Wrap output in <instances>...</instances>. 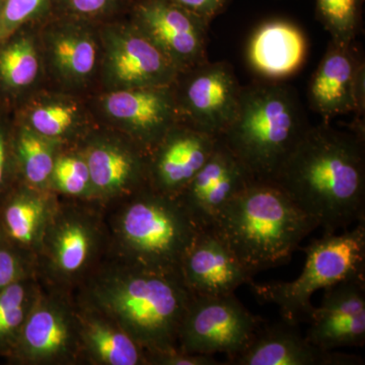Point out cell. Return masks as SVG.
Listing matches in <instances>:
<instances>
[{
	"label": "cell",
	"mask_w": 365,
	"mask_h": 365,
	"mask_svg": "<svg viewBox=\"0 0 365 365\" xmlns=\"http://www.w3.org/2000/svg\"><path fill=\"white\" fill-rule=\"evenodd\" d=\"M103 76L109 91L170 86L179 69L130 21L100 29Z\"/></svg>",
	"instance_id": "obj_9"
},
{
	"label": "cell",
	"mask_w": 365,
	"mask_h": 365,
	"mask_svg": "<svg viewBox=\"0 0 365 365\" xmlns=\"http://www.w3.org/2000/svg\"><path fill=\"white\" fill-rule=\"evenodd\" d=\"M39 68V54L30 37L18 38L0 52V78L11 88L32 85Z\"/></svg>",
	"instance_id": "obj_28"
},
{
	"label": "cell",
	"mask_w": 365,
	"mask_h": 365,
	"mask_svg": "<svg viewBox=\"0 0 365 365\" xmlns=\"http://www.w3.org/2000/svg\"><path fill=\"white\" fill-rule=\"evenodd\" d=\"M83 331L88 350L101 364H148L143 348L119 327L109 325L100 319H90L83 324Z\"/></svg>",
	"instance_id": "obj_23"
},
{
	"label": "cell",
	"mask_w": 365,
	"mask_h": 365,
	"mask_svg": "<svg viewBox=\"0 0 365 365\" xmlns=\"http://www.w3.org/2000/svg\"><path fill=\"white\" fill-rule=\"evenodd\" d=\"M264 325L235 294L220 297L192 295L178 334V347L184 351L227 359L242 352Z\"/></svg>",
	"instance_id": "obj_7"
},
{
	"label": "cell",
	"mask_w": 365,
	"mask_h": 365,
	"mask_svg": "<svg viewBox=\"0 0 365 365\" xmlns=\"http://www.w3.org/2000/svg\"><path fill=\"white\" fill-rule=\"evenodd\" d=\"M1 4H2V0H0V11H1Z\"/></svg>",
	"instance_id": "obj_37"
},
{
	"label": "cell",
	"mask_w": 365,
	"mask_h": 365,
	"mask_svg": "<svg viewBox=\"0 0 365 365\" xmlns=\"http://www.w3.org/2000/svg\"><path fill=\"white\" fill-rule=\"evenodd\" d=\"M48 215L49 207L43 197L33 192H21L14 196L4 208V228L14 242L31 246L44 232Z\"/></svg>",
	"instance_id": "obj_24"
},
{
	"label": "cell",
	"mask_w": 365,
	"mask_h": 365,
	"mask_svg": "<svg viewBox=\"0 0 365 365\" xmlns=\"http://www.w3.org/2000/svg\"><path fill=\"white\" fill-rule=\"evenodd\" d=\"M354 43L330 40L309 81V107L324 122L353 113L354 122L364 124L365 66Z\"/></svg>",
	"instance_id": "obj_11"
},
{
	"label": "cell",
	"mask_w": 365,
	"mask_h": 365,
	"mask_svg": "<svg viewBox=\"0 0 365 365\" xmlns=\"http://www.w3.org/2000/svg\"><path fill=\"white\" fill-rule=\"evenodd\" d=\"M51 182L69 195H85L91 190L90 170L83 155H66L56 158Z\"/></svg>",
	"instance_id": "obj_30"
},
{
	"label": "cell",
	"mask_w": 365,
	"mask_h": 365,
	"mask_svg": "<svg viewBox=\"0 0 365 365\" xmlns=\"http://www.w3.org/2000/svg\"><path fill=\"white\" fill-rule=\"evenodd\" d=\"M52 0H2L0 37H6L21 26L48 16Z\"/></svg>",
	"instance_id": "obj_32"
},
{
	"label": "cell",
	"mask_w": 365,
	"mask_h": 365,
	"mask_svg": "<svg viewBox=\"0 0 365 365\" xmlns=\"http://www.w3.org/2000/svg\"><path fill=\"white\" fill-rule=\"evenodd\" d=\"M318 225L274 182L254 181L220 211L210 227L248 272L290 260Z\"/></svg>",
	"instance_id": "obj_2"
},
{
	"label": "cell",
	"mask_w": 365,
	"mask_h": 365,
	"mask_svg": "<svg viewBox=\"0 0 365 365\" xmlns=\"http://www.w3.org/2000/svg\"><path fill=\"white\" fill-rule=\"evenodd\" d=\"M102 108L106 117L148 155L179 122L174 83L109 91Z\"/></svg>",
	"instance_id": "obj_12"
},
{
	"label": "cell",
	"mask_w": 365,
	"mask_h": 365,
	"mask_svg": "<svg viewBox=\"0 0 365 365\" xmlns=\"http://www.w3.org/2000/svg\"><path fill=\"white\" fill-rule=\"evenodd\" d=\"M148 364L162 365H218L213 355L190 353L173 348L167 351L151 352L146 354Z\"/></svg>",
	"instance_id": "obj_33"
},
{
	"label": "cell",
	"mask_w": 365,
	"mask_h": 365,
	"mask_svg": "<svg viewBox=\"0 0 365 365\" xmlns=\"http://www.w3.org/2000/svg\"><path fill=\"white\" fill-rule=\"evenodd\" d=\"M255 180L222 138L202 169L178 196L199 228H209L220 211Z\"/></svg>",
	"instance_id": "obj_14"
},
{
	"label": "cell",
	"mask_w": 365,
	"mask_h": 365,
	"mask_svg": "<svg viewBox=\"0 0 365 365\" xmlns=\"http://www.w3.org/2000/svg\"><path fill=\"white\" fill-rule=\"evenodd\" d=\"M307 42L299 26L274 20L262 24L252 34L247 59L255 73L265 81L289 78L306 61Z\"/></svg>",
	"instance_id": "obj_20"
},
{
	"label": "cell",
	"mask_w": 365,
	"mask_h": 365,
	"mask_svg": "<svg viewBox=\"0 0 365 365\" xmlns=\"http://www.w3.org/2000/svg\"><path fill=\"white\" fill-rule=\"evenodd\" d=\"M83 121L81 107L73 101L49 98L29 110L28 124L34 131L58 143L76 131Z\"/></svg>",
	"instance_id": "obj_25"
},
{
	"label": "cell",
	"mask_w": 365,
	"mask_h": 365,
	"mask_svg": "<svg viewBox=\"0 0 365 365\" xmlns=\"http://www.w3.org/2000/svg\"><path fill=\"white\" fill-rule=\"evenodd\" d=\"M57 141L46 138L26 126L18 137V153L21 170L29 184L44 188L51 181Z\"/></svg>",
	"instance_id": "obj_26"
},
{
	"label": "cell",
	"mask_w": 365,
	"mask_h": 365,
	"mask_svg": "<svg viewBox=\"0 0 365 365\" xmlns=\"http://www.w3.org/2000/svg\"><path fill=\"white\" fill-rule=\"evenodd\" d=\"M178 197L144 187L132 194L118 220V237L129 266L180 272V264L199 232Z\"/></svg>",
	"instance_id": "obj_5"
},
{
	"label": "cell",
	"mask_w": 365,
	"mask_h": 365,
	"mask_svg": "<svg viewBox=\"0 0 365 365\" xmlns=\"http://www.w3.org/2000/svg\"><path fill=\"white\" fill-rule=\"evenodd\" d=\"M299 324L282 321L262 326L249 345L227 359L232 365H361L357 355L325 350L302 335Z\"/></svg>",
	"instance_id": "obj_17"
},
{
	"label": "cell",
	"mask_w": 365,
	"mask_h": 365,
	"mask_svg": "<svg viewBox=\"0 0 365 365\" xmlns=\"http://www.w3.org/2000/svg\"><path fill=\"white\" fill-rule=\"evenodd\" d=\"M24 264L11 250L0 247V292L23 277Z\"/></svg>",
	"instance_id": "obj_34"
},
{
	"label": "cell",
	"mask_w": 365,
	"mask_h": 365,
	"mask_svg": "<svg viewBox=\"0 0 365 365\" xmlns=\"http://www.w3.org/2000/svg\"><path fill=\"white\" fill-rule=\"evenodd\" d=\"M45 30V51L53 73L66 86H83L98 68L100 38L93 24L53 16Z\"/></svg>",
	"instance_id": "obj_19"
},
{
	"label": "cell",
	"mask_w": 365,
	"mask_h": 365,
	"mask_svg": "<svg viewBox=\"0 0 365 365\" xmlns=\"http://www.w3.org/2000/svg\"><path fill=\"white\" fill-rule=\"evenodd\" d=\"M6 144L4 132L0 130V187L4 184V174H6Z\"/></svg>",
	"instance_id": "obj_36"
},
{
	"label": "cell",
	"mask_w": 365,
	"mask_h": 365,
	"mask_svg": "<svg viewBox=\"0 0 365 365\" xmlns=\"http://www.w3.org/2000/svg\"><path fill=\"white\" fill-rule=\"evenodd\" d=\"M321 307L309 317L307 339L322 349L361 347L365 343V278L324 289Z\"/></svg>",
	"instance_id": "obj_16"
},
{
	"label": "cell",
	"mask_w": 365,
	"mask_h": 365,
	"mask_svg": "<svg viewBox=\"0 0 365 365\" xmlns=\"http://www.w3.org/2000/svg\"><path fill=\"white\" fill-rule=\"evenodd\" d=\"M148 155L128 138L93 141L83 155L91 190L104 197L131 196L148 186Z\"/></svg>",
	"instance_id": "obj_18"
},
{
	"label": "cell",
	"mask_w": 365,
	"mask_h": 365,
	"mask_svg": "<svg viewBox=\"0 0 365 365\" xmlns=\"http://www.w3.org/2000/svg\"><path fill=\"white\" fill-rule=\"evenodd\" d=\"M50 257L54 268L63 275H76L90 260L95 237L90 225L81 218L59 220L50 235Z\"/></svg>",
	"instance_id": "obj_22"
},
{
	"label": "cell",
	"mask_w": 365,
	"mask_h": 365,
	"mask_svg": "<svg viewBox=\"0 0 365 365\" xmlns=\"http://www.w3.org/2000/svg\"><path fill=\"white\" fill-rule=\"evenodd\" d=\"M131 24L173 62L180 72L207 61L210 24L172 0H134Z\"/></svg>",
	"instance_id": "obj_10"
},
{
	"label": "cell",
	"mask_w": 365,
	"mask_h": 365,
	"mask_svg": "<svg viewBox=\"0 0 365 365\" xmlns=\"http://www.w3.org/2000/svg\"><path fill=\"white\" fill-rule=\"evenodd\" d=\"M178 6L196 14L211 24L220 14L225 13L230 0H172Z\"/></svg>",
	"instance_id": "obj_35"
},
{
	"label": "cell",
	"mask_w": 365,
	"mask_h": 365,
	"mask_svg": "<svg viewBox=\"0 0 365 365\" xmlns=\"http://www.w3.org/2000/svg\"><path fill=\"white\" fill-rule=\"evenodd\" d=\"M72 342L73 325L63 307L47 300L31 307L21 328V348L26 359H60L71 350Z\"/></svg>",
	"instance_id": "obj_21"
},
{
	"label": "cell",
	"mask_w": 365,
	"mask_h": 365,
	"mask_svg": "<svg viewBox=\"0 0 365 365\" xmlns=\"http://www.w3.org/2000/svg\"><path fill=\"white\" fill-rule=\"evenodd\" d=\"M306 265L290 282L250 283L262 302L275 304L285 321L309 322L317 292L350 279L365 278V220L341 234H324L304 248Z\"/></svg>",
	"instance_id": "obj_6"
},
{
	"label": "cell",
	"mask_w": 365,
	"mask_h": 365,
	"mask_svg": "<svg viewBox=\"0 0 365 365\" xmlns=\"http://www.w3.org/2000/svg\"><path fill=\"white\" fill-rule=\"evenodd\" d=\"M218 138L178 122L148 153V186L179 196L208 162Z\"/></svg>",
	"instance_id": "obj_13"
},
{
	"label": "cell",
	"mask_w": 365,
	"mask_h": 365,
	"mask_svg": "<svg viewBox=\"0 0 365 365\" xmlns=\"http://www.w3.org/2000/svg\"><path fill=\"white\" fill-rule=\"evenodd\" d=\"M29 311L28 289L20 281L0 292V341L20 330Z\"/></svg>",
	"instance_id": "obj_31"
},
{
	"label": "cell",
	"mask_w": 365,
	"mask_h": 365,
	"mask_svg": "<svg viewBox=\"0 0 365 365\" xmlns=\"http://www.w3.org/2000/svg\"><path fill=\"white\" fill-rule=\"evenodd\" d=\"M364 0H316V16L331 40L351 44L361 32Z\"/></svg>",
	"instance_id": "obj_27"
},
{
	"label": "cell",
	"mask_w": 365,
	"mask_h": 365,
	"mask_svg": "<svg viewBox=\"0 0 365 365\" xmlns=\"http://www.w3.org/2000/svg\"><path fill=\"white\" fill-rule=\"evenodd\" d=\"M185 287L192 295L235 294L254 276L242 266L225 242L211 228H200L180 264Z\"/></svg>",
	"instance_id": "obj_15"
},
{
	"label": "cell",
	"mask_w": 365,
	"mask_h": 365,
	"mask_svg": "<svg viewBox=\"0 0 365 365\" xmlns=\"http://www.w3.org/2000/svg\"><path fill=\"white\" fill-rule=\"evenodd\" d=\"M309 127L297 91L263 79L242 86L237 115L220 138L255 181L273 182Z\"/></svg>",
	"instance_id": "obj_3"
},
{
	"label": "cell",
	"mask_w": 365,
	"mask_h": 365,
	"mask_svg": "<svg viewBox=\"0 0 365 365\" xmlns=\"http://www.w3.org/2000/svg\"><path fill=\"white\" fill-rule=\"evenodd\" d=\"M191 297L181 273L133 266L105 278L95 289L98 306L148 353L178 347Z\"/></svg>",
	"instance_id": "obj_4"
},
{
	"label": "cell",
	"mask_w": 365,
	"mask_h": 365,
	"mask_svg": "<svg viewBox=\"0 0 365 365\" xmlns=\"http://www.w3.org/2000/svg\"><path fill=\"white\" fill-rule=\"evenodd\" d=\"M241 91L234 67L227 62L207 60L180 72L174 83L179 123L222 137L237 115Z\"/></svg>",
	"instance_id": "obj_8"
},
{
	"label": "cell",
	"mask_w": 365,
	"mask_h": 365,
	"mask_svg": "<svg viewBox=\"0 0 365 365\" xmlns=\"http://www.w3.org/2000/svg\"><path fill=\"white\" fill-rule=\"evenodd\" d=\"M134 0H52L48 16L98 23L130 11Z\"/></svg>",
	"instance_id": "obj_29"
},
{
	"label": "cell",
	"mask_w": 365,
	"mask_h": 365,
	"mask_svg": "<svg viewBox=\"0 0 365 365\" xmlns=\"http://www.w3.org/2000/svg\"><path fill=\"white\" fill-rule=\"evenodd\" d=\"M364 140L330 122L311 125L273 181L324 234L365 220Z\"/></svg>",
	"instance_id": "obj_1"
}]
</instances>
